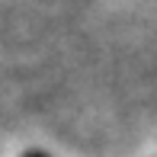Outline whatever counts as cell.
<instances>
[{
  "label": "cell",
  "instance_id": "6da1fadb",
  "mask_svg": "<svg viewBox=\"0 0 157 157\" xmlns=\"http://www.w3.org/2000/svg\"><path fill=\"white\" fill-rule=\"evenodd\" d=\"M23 157H48V154H42V151H26Z\"/></svg>",
  "mask_w": 157,
  "mask_h": 157
}]
</instances>
